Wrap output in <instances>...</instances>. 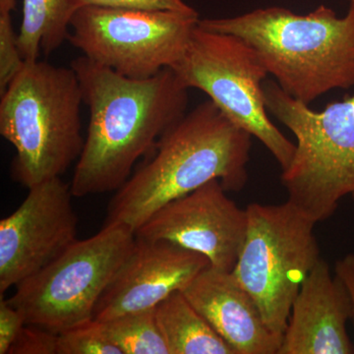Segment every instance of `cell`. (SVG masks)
I'll return each mask as SVG.
<instances>
[{
  "instance_id": "e0dca14e",
  "label": "cell",
  "mask_w": 354,
  "mask_h": 354,
  "mask_svg": "<svg viewBox=\"0 0 354 354\" xmlns=\"http://www.w3.org/2000/svg\"><path fill=\"white\" fill-rule=\"evenodd\" d=\"M122 354H169L155 308L133 312L102 322Z\"/></svg>"
},
{
  "instance_id": "3957f363",
  "label": "cell",
  "mask_w": 354,
  "mask_h": 354,
  "mask_svg": "<svg viewBox=\"0 0 354 354\" xmlns=\"http://www.w3.org/2000/svg\"><path fill=\"white\" fill-rule=\"evenodd\" d=\"M349 3L344 17L325 6L307 15L272 6L199 25L251 44L281 90L309 106L330 91L354 87V1Z\"/></svg>"
},
{
  "instance_id": "2e32d148",
  "label": "cell",
  "mask_w": 354,
  "mask_h": 354,
  "mask_svg": "<svg viewBox=\"0 0 354 354\" xmlns=\"http://www.w3.org/2000/svg\"><path fill=\"white\" fill-rule=\"evenodd\" d=\"M81 6L79 0H23V17L18 46L25 62L38 60L68 39L72 18Z\"/></svg>"
},
{
  "instance_id": "603a6c76",
  "label": "cell",
  "mask_w": 354,
  "mask_h": 354,
  "mask_svg": "<svg viewBox=\"0 0 354 354\" xmlns=\"http://www.w3.org/2000/svg\"><path fill=\"white\" fill-rule=\"evenodd\" d=\"M335 274L346 286L351 298L353 307V321L354 324V254H348L337 261L335 265Z\"/></svg>"
},
{
  "instance_id": "30bf717a",
  "label": "cell",
  "mask_w": 354,
  "mask_h": 354,
  "mask_svg": "<svg viewBox=\"0 0 354 354\" xmlns=\"http://www.w3.org/2000/svg\"><path fill=\"white\" fill-rule=\"evenodd\" d=\"M71 185L55 177L29 188L22 204L0 221V295L36 274L77 239Z\"/></svg>"
},
{
  "instance_id": "9a60e30c",
  "label": "cell",
  "mask_w": 354,
  "mask_h": 354,
  "mask_svg": "<svg viewBox=\"0 0 354 354\" xmlns=\"http://www.w3.org/2000/svg\"><path fill=\"white\" fill-rule=\"evenodd\" d=\"M156 317L169 354H235L183 291L158 304Z\"/></svg>"
},
{
  "instance_id": "7c38bea8",
  "label": "cell",
  "mask_w": 354,
  "mask_h": 354,
  "mask_svg": "<svg viewBox=\"0 0 354 354\" xmlns=\"http://www.w3.org/2000/svg\"><path fill=\"white\" fill-rule=\"evenodd\" d=\"M202 254L165 241L136 243L102 293L94 319L106 322L133 312L155 308L176 291H183L209 268Z\"/></svg>"
},
{
  "instance_id": "52a82bcc",
  "label": "cell",
  "mask_w": 354,
  "mask_h": 354,
  "mask_svg": "<svg viewBox=\"0 0 354 354\" xmlns=\"http://www.w3.org/2000/svg\"><path fill=\"white\" fill-rule=\"evenodd\" d=\"M136 243L131 228L106 223L15 286L9 304L26 324L60 334L94 319L95 306Z\"/></svg>"
},
{
  "instance_id": "8fae6325",
  "label": "cell",
  "mask_w": 354,
  "mask_h": 354,
  "mask_svg": "<svg viewBox=\"0 0 354 354\" xmlns=\"http://www.w3.org/2000/svg\"><path fill=\"white\" fill-rule=\"evenodd\" d=\"M218 179L167 203L135 232L206 256L213 269L232 272L245 241L246 209L237 206Z\"/></svg>"
},
{
  "instance_id": "6da1fadb",
  "label": "cell",
  "mask_w": 354,
  "mask_h": 354,
  "mask_svg": "<svg viewBox=\"0 0 354 354\" xmlns=\"http://www.w3.org/2000/svg\"><path fill=\"white\" fill-rule=\"evenodd\" d=\"M76 72L90 113L87 136L72 177L74 197L120 189L140 158L186 113L188 88L174 69L147 79L120 75L84 57Z\"/></svg>"
},
{
  "instance_id": "7a4b0ae2",
  "label": "cell",
  "mask_w": 354,
  "mask_h": 354,
  "mask_svg": "<svg viewBox=\"0 0 354 354\" xmlns=\"http://www.w3.org/2000/svg\"><path fill=\"white\" fill-rule=\"evenodd\" d=\"M252 137L211 100L201 102L162 134L152 158L116 190L106 223L136 232L165 204L215 179L239 192L248 180Z\"/></svg>"
},
{
  "instance_id": "5b68a950",
  "label": "cell",
  "mask_w": 354,
  "mask_h": 354,
  "mask_svg": "<svg viewBox=\"0 0 354 354\" xmlns=\"http://www.w3.org/2000/svg\"><path fill=\"white\" fill-rule=\"evenodd\" d=\"M263 92L268 113L297 141L281 176L288 201L317 223L328 220L354 194V93L316 111L274 81H265Z\"/></svg>"
},
{
  "instance_id": "4fadbf2b",
  "label": "cell",
  "mask_w": 354,
  "mask_h": 354,
  "mask_svg": "<svg viewBox=\"0 0 354 354\" xmlns=\"http://www.w3.org/2000/svg\"><path fill=\"white\" fill-rule=\"evenodd\" d=\"M351 319L348 290L321 258L293 301L278 354H354Z\"/></svg>"
},
{
  "instance_id": "ac0fdd59",
  "label": "cell",
  "mask_w": 354,
  "mask_h": 354,
  "mask_svg": "<svg viewBox=\"0 0 354 354\" xmlns=\"http://www.w3.org/2000/svg\"><path fill=\"white\" fill-rule=\"evenodd\" d=\"M57 354H122L109 339L104 324L92 320L58 334Z\"/></svg>"
},
{
  "instance_id": "d6986e66",
  "label": "cell",
  "mask_w": 354,
  "mask_h": 354,
  "mask_svg": "<svg viewBox=\"0 0 354 354\" xmlns=\"http://www.w3.org/2000/svg\"><path fill=\"white\" fill-rule=\"evenodd\" d=\"M14 31L11 13H0V94L20 73L25 65Z\"/></svg>"
},
{
  "instance_id": "8992f818",
  "label": "cell",
  "mask_w": 354,
  "mask_h": 354,
  "mask_svg": "<svg viewBox=\"0 0 354 354\" xmlns=\"http://www.w3.org/2000/svg\"><path fill=\"white\" fill-rule=\"evenodd\" d=\"M245 241L232 274L283 335L291 307L320 257L315 221L292 203L248 205Z\"/></svg>"
},
{
  "instance_id": "44dd1931",
  "label": "cell",
  "mask_w": 354,
  "mask_h": 354,
  "mask_svg": "<svg viewBox=\"0 0 354 354\" xmlns=\"http://www.w3.org/2000/svg\"><path fill=\"white\" fill-rule=\"evenodd\" d=\"M81 7L86 6L115 7L148 11H174L197 13L184 0H79Z\"/></svg>"
},
{
  "instance_id": "5bb4252c",
  "label": "cell",
  "mask_w": 354,
  "mask_h": 354,
  "mask_svg": "<svg viewBox=\"0 0 354 354\" xmlns=\"http://www.w3.org/2000/svg\"><path fill=\"white\" fill-rule=\"evenodd\" d=\"M183 292L235 354L279 353L283 335L269 327L254 298L232 272L209 266Z\"/></svg>"
},
{
  "instance_id": "7402d4cb",
  "label": "cell",
  "mask_w": 354,
  "mask_h": 354,
  "mask_svg": "<svg viewBox=\"0 0 354 354\" xmlns=\"http://www.w3.org/2000/svg\"><path fill=\"white\" fill-rule=\"evenodd\" d=\"M26 322L24 317L0 297V354H8L9 349Z\"/></svg>"
},
{
  "instance_id": "ba28073f",
  "label": "cell",
  "mask_w": 354,
  "mask_h": 354,
  "mask_svg": "<svg viewBox=\"0 0 354 354\" xmlns=\"http://www.w3.org/2000/svg\"><path fill=\"white\" fill-rule=\"evenodd\" d=\"M172 69L186 87L204 92L232 122L259 140L281 171L290 165L295 144L268 116L263 83L269 71L251 44L198 23L183 57Z\"/></svg>"
},
{
  "instance_id": "ffe728a7",
  "label": "cell",
  "mask_w": 354,
  "mask_h": 354,
  "mask_svg": "<svg viewBox=\"0 0 354 354\" xmlns=\"http://www.w3.org/2000/svg\"><path fill=\"white\" fill-rule=\"evenodd\" d=\"M57 339L55 333L25 324L8 354H57Z\"/></svg>"
},
{
  "instance_id": "277c9868",
  "label": "cell",
  "mask_w": 354,
  "mask_h": 354,
  "mask_svg": "<svg viewBox=\"0 0 354 354\" xmlns=\"http://www.w3.org/2000/svg\"><path fill=\"white\" fill-rule=\"evenodd\" d=\"M0 100V134L15 148L14 180L28 189L62 177L78 160L82 91L71 66L26 62Z\"/></svg>"
},
{
  "instance_id": "d4e9b609",
  "label": "cell",
  "mask_w": 354,
  "mask_h": 354,
  "mask_svg": "<svg viewBox=\"0 0 354 354\" xmlns=\"http://www.w3.org/2000/svg\"><path fill=\"white\" fill-rule=\"evenodd\" d=\"M349 2H353L354 0H348Z\"/></svg>"
},
{
  "instance_id": "484cf974",
  "label": "cell",
  "mask_w": 354,
  "mask_h": 354,
  "mask_svg": "<svg viewBox=\"0 0 354 354\" xmlns=\"http://www.w3.org/2000/svg\"><path fill=\"white\" fill-rule=\"evenodd\" d=\"M351 196H353V200H354V194L351 195Z\"/></svg>"
},
{
  "instance_id": "9c48e42d",
  "label": "cell",
  "mask_w": 354,
  "mask_h": 354,
  "mask_svg": "<svg viewBox=\"0 0 354 354\" xmlns=\"http://www.w3.org/2000/svg\"><path fill=\"white\" fill-rule=\"evenodd\" d=\"M199 14L86 6L72 18L69 43L120 75L147 79L181 59Z\"/></svg>"
},
{
  "instance_id": "cb8c5ba5",
  "label": "cell",
  "mask_w": 354,
  "mask_h": 354,
  "mask_svg": "<svg viewBox=\"0 0 354 354\" xmlns=\"http://www.w3.org/2000/svg\"><path fill=\"white\" fill-rule=\"evenodd\" d=\"M17 0H0V13H11L15 9Z\"/></svg>"
}]
</instances>
